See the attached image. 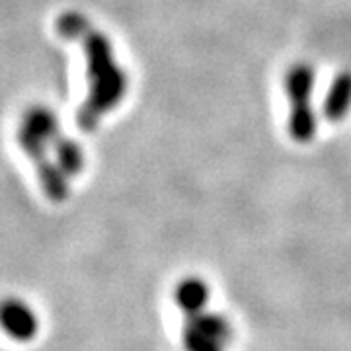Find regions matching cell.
Wrapping results in <instances>:
<instances>
[{
  "mask_svg": "<svg viewBox=\"0 0 351 351\" xmlns=\"http://www.w3.org/2000/svg\"><path fill=\"white\" fill-rule=\"evenodd\" d=\"M86 53L88 96L76 113V123L82 131H94L101 115L119 106L127 94V75L113 59L110 39L98 29H88L80 38Z\"/></svg>",
  "mask_w": 351,
  "mask_h": 351,
  "instance_id": "obj_1",
  "label": "cell"
},
{
  "mask_svg": "<svg viewBox=\"0 0 351 351\" xmlns=\"http://www.w3.org/2000/svg\"><path fill=\"white\" fill-rule=\"evenodd\" d=\"M232 341V326L223 314L201 313L188 316L184 328L186 351H226Z\"/></svg>",
  "mask_w": 351,
  "mask_h": 351,
  "instance_id": "obj_4",
  "label": "cell"
},
{
  "mask_svg": "<svg viewBox=\"0 0 351 351\" xmlns=\"http://www.w3.org/2000/svg\"><path fill=\"white\" fill-rule=\"evenodd\" d=\"M314 69L306 63L293 64L285 76V90L291 101L289 135L297 143H311L316 133V117L311 108Z\"/></svg>",
  "mask_w": 351,
  "mask_h": 351,
  "instance_id": "obj_2",
  "label": "cell"
},
{
  "mask_svg": "<svg viewBox=\"0 0 351 351\" xmlns=\"http://www.w3.org/2000/svg\"><path fill=\"white\" fill-rule=\"evenodd\" d=\"M90 29L88 20L78 12H64L57 20V32L64 39H80Z\"/></svg>",
  "mask_w": 351,
  "mask_h": 351,
  "instance_id": "obj_9",
  "label": "cell"
},
{
  "mask_svg": "<svg viewBox=\"0 0 351 351\" xmlns=\"http://www.w3.org/2000/svg\"><path fill=\"white\" fill-rule=\"evenodd\" d=\"M209 297H211L209 285L199 277H186L184 281L178 283V287L174 291V299L178 302V306L188 316L205 313Z\"/></svg>",
  "mask_w": 351,
  "mask_h": 351,
  "instance_id": "obj_7",
  "label": "cell"
},
{
  "mask_svg": "<svg viewBox=\"0 0 351 351\" xmlns=\"http://www.w3.org/2000/svg\"><path fill=\"white\" fill-rule=\"evenodd\" d=\"M16 138L22 147V151L29 156V160L36 166V172H38L39 184L45 191V195L55 203H61L69 197V176L64 174L63 168L59 164H55L47 154L45 149V141L39 137L36 131H32L29 127H22L18 129Z\"/></svg>",
  "mask_w": 351,
  "mask_h": 351,
  "instance_id": "obj_3",
  "label": "cell"
},
{
  "mask_svg": "<svg viewBox=\"0 0 351 351\" xmlns=\"http://www.w3.org/2000/svg\"><path fill=\"white\" fill-rule=\"evenodd\" d=\"M2 328L16 341H29L38 334V314L24 301L8 299L2 306Z\"/></svg>",
  "mask_w": 351,
  "mask_h": 351,
  "instance_id": "obj_5",
  "label": "cell"
},
{
  "mask_svg": "<svg viewBox=\"0 0 351 351\" xmlns=\"http://www.w3.org/2000/svg\"><path fill=\"white\" fill-rule=\"evenodd\" d=\"M351 110V73L343 71L341 75L336 76L332 86L328 90L326 100L322 106V113L328 121L338 123L343 121L346 115Z\"/></svg>",
  "mask_w": 351,
  "mask_h": 351,
  "instance_id": "obj_6",
  "label": "cell"
},
{
  "mask_svg": "<svg viewBox=\"0 0 351 351\" xmlns=\"http://www.w3.org/2000/svg\"><path fill=\"white\" fill-rule=\"evenodd\" d=\"M49 145H53V151L57 156V164L63 168V172L66 176H76L84 170V154L82 149L76 145L75 141L66 138L59 131Z\"/></svg>",
  "mask_w": 351,
  "mask_h": 351,
  "instance_id": "obj_8",
  "label": "cell"
}]
</instances>
